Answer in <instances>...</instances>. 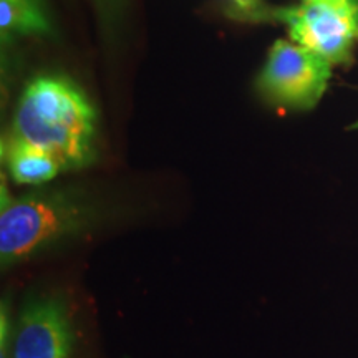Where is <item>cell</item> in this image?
Masks as SVG:
<instances>
[{"instance_id": "cell-1", "label": "cell", "mask_w": 358, "mask_h": 358, "mask_svg": "<svg viewBox=\"0 0 358 358\" xmlns=\"http://www.w3.org/2000/svg\"><path fill=\"white\" fill-rule=\"evenodd\" d=\"M96 124L95 106L77 83L43 75L25 87L6 136L47 151L64 171H75L95 163Z\"/></svg>"}, {"instance_id": "cell-2", "label": "cell", "mask_w": 358, "mask_h": 358, "mask_svg": "<svg viewBox=\"0 0 358 358\" xmlns=\"http://www.w3.org/2000/svg\"><path fill=\"white\" fill-rule=\"evenodd\" d=\"M98 221V209L75 189H40L12 198L2 181L0 261L2 267L25 262L69 239L80 237Z\"/></svg>"}, {"instance_id": "cell-3", "label": "cell", "mask_w": 358, "mask_h": 358, "mask_svg": "<svg viewBox=\"0 0 358 358\" xmlns=\"http://www.w3.org/2000/svg\"><path fill=\"white\" fill-rule=\"evenodd\" d=\"M266 13L287 27L292 42L332 65L352 64L358 40V0H302L299 6Z\"/></svg>"}, {"instance_id": "cell-4", "label": "cell", "mask_w": 358, "mask_h": 358, "mask_svg": "<svg viewBox=\"0 0 358 358\" xmlns=\"http://www.w3.org/2000/svg\"><path fill=\"white\" fill-rule=\"evenodd\" d=\"M332 64L302 45L277 40L259 73L257 90L285 110H312L329 88Z\"/></svg>"}, {"instance_id": "cell-5", "label": "cell", "mask_w": 358, "mask_h": 358, "mask_svg": "<svg viewBox=\"0 0 358 358\" xmlns=\"http://www.w3.org/2000/svg\"><path fill=\"white\" fill-rule=\"evenodd\" d=\"M73 327L64 301L35 297L22 308L8 358H71Z\"/></svg>"}, {"instance_id": "cell-6", "label": "cell", "mask_w": 358, "mask_h": 358, "mask_svg": "<svg viewBox=\"0 0 358 358\" xmlns=\"http://www.w3.org/2000/svg\"><path fill=\"white\" fill-rule=\"evenodd\" d=\"M2 158L17 185L38 186L52 181L64 171L55 156L8 136H3L2 140Z\"/></svg>"}, {"instance_id": "cell-7", "label": "cell", "mask_w": 358, "mask_h": 358, "mask_svg": "<svg viewBox=\"0 0 358 358\" xmlns=\"http://www.w3.org/2000/svg\"><path fill=\"white\" fill-rule=\"evenodd\" d=\"M50 32V20L43 0H0V35L2 42L22 35Z\"/></svg>"}, {"instance_id": "cell-8", "label": "cell", "mask_w": 358, "mask_h": 358, "mask_svg": "<svg viewBox=\"0 0 358 358\" xmlns=\"http://www.w3.org/2000/svg\"><path fill=\"white\" fill-rule=\"evenodd\" d=\"M234 6L239 8L241 12L248 13V15H259V13H266L262 8V0H232Z\"/></svg>"}, {"instance_id": "cell-9", "label": "cell", "mask_w": 358, "mask_h": 358, "mask_svg": "<svg viewBox=\"0 0 358 358\" xmlns=\"http://www.w3.org/2000/svg\"><path fill=\"white\" fill-rule=\"evenodd\" d=\"M350 128H353V129H358V122H355V123H353Z\"/></svg>"}]
</instances>
